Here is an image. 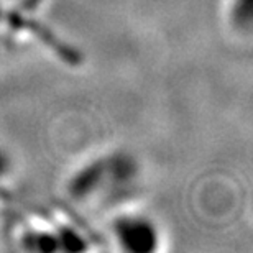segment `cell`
<instances>
[{
  "instance_id": "6da1fadb",
  "label": "cell",
  "mask_w": 253,
  "mask_h": 253,
  "mask_svg": "<svg viewBox=\"0 0 253 253\" xmlns=\"http://www.w3.org/2000/svg\"><path fill=\"white\" fill-rule=\"evenodd\" d=\"M120 249L128 252H150L158 244L155 225L143 217H124L114 225Z\"/></svg>"
}]
</instances>
